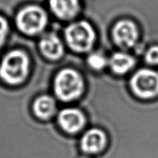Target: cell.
Masks as SVG:
<instances>
[{
  "label": "cell",
  "instance_id": "obj_1",
  "mask_svg": "<svg viewBox=\"0 0 158 158\" xmlns=\"http://www.w3.org/2000/svg\"><path fill=\"white\" fill-rule=\"evenodd\" d=\"M29 60L21 50H12L4 56L0 63V79L10 86L21 84L29 74Z\"/></svg>",
  "mask_w": 158,
  "mask_h": 158
},
{
  "label": "cell",
  "instance_id": "obj_2",
  "mask_svg": "<svg viewBox=\"0 0 158 158\" xmlns=\"http://www.w3.org/2000/svg\"><path fill=\"white\" fill-rule=\"evenodd\" d=\"M54 91L60 100L65 102L77 100L84 89L82 76L74 69H65L58 73L54 80Z\"/></svg>",
  "mask_w": 158,
  "mask_h": 158
},
{
  "label": "cell",
  "instance_id": "obj_3",
  "mask_svg": "<svg viewBox=\"0 0 158 158\" xmlns=\"http://www.w3.org/2000/svg\"><path fill=\"white\" fill-rule=\"evenodd\" d=\"M65 37L70 49L77 52H85L90 50L94 46L96 33L89 23L80 21L66 28Z\"/></svg>",
  "mask_w": 158,
  "mask_h": 158
},
{
  "label": "cell",
  "instance_id": "obj_4",
  "mask_svg": "<svg viewBox=\"0 0 158 158\" xmlns=\"http://www.w3.org/2000/svg\"><path fill=\"white\" fill-rule=\"evenodd\" d=\"M18 29L26 35H36L41 32L47 24V15L42 8L29 6L18 12L15 18Z\"/></svg>",
  "mask_w": 158,
  "mask_h": 158
},
{
  "label": "cell",
  "instance_id": "obj_5",
  "mask_svg": "<svg viewBox=\"0 0 158 158\" xmlns=\"http://www.w3.org/2000/svg\"><path fill=\"white\" fill-rule=\"evenodd\" d=\"M131 87L137 97L151 99L158 95V73L149 69H141L134 74Z\"/></svg>",
  "mask_w": 158,
  "mask_h": 158
},
{
  "label": "cell",
  "instance_id": "obj_6",
  "mask_svg": "<svg viewBox=\"0 0 158 158\" xmlns=\"http://www.w3.org/2000/svg\"><path fill=\"white\" fill-rule=\"evenodd\" d=\"M139 32L135 23L130 20H121L113 29V38L117 46L123 49L133 47L138 40Z\"/></svg>",
  "mask_w": 158,
  "mask_h": 158
},
{
  "label": "cell",
  "instance_id": "obj_7",
  "mask_svg": "<svg viewBox=\"0 0 158 158\" xmlns=\"http://www.w3.org/2000/svg\"><path fill=\"white\" fill-rule=\"evenodd\" d=\"M85 117L80 110L67 108L60 111L58 123L62 129L69 134H75L83 129L85 125Z\"/></svg>",
  "mask_w": 158,
  "mask_h": 158
},
{
  "label": "cell",
  "instance_id": "obj_8",
  "mask_svg": "<svg viewBox=\"0 0 158 158\" xmlns=\"http://www.w3.org/2000/svg\"><path fill=\"white\" fill-rule=\"evenodd\" d=\"M107 143V138L103 131L93 128L86 131L80 141V147L86 154H97L103 151Z\"/></svg>",
  "mask_w": 158,
  "mask_h": 158
},
{
  "label": "cell",
  "instance_id": "obj_9",
  "mask_svg": "<svg viewBox=\"0 0 158 158\" xmlns=\"http://www.w3.org/2000/svg\"><path fill=\"white\" fill-rule=\"evenodd\" d=\"M40 49L43 55L49 60H59L64 52V48L56 35L49 33L44 35L40 43Z\"/></svg>",
  "mask_w": 158,
  "mask_h": 158
},
{
  "label": "cell",
  "instance_id": "obj_10",
  "mask_svg": "<svg viewBox=\"0 0 158 158\" xmlns=\"http://www.w3.org/2000/svg\"><path fill=\"white\" fill-rule=\"evenodd\" d=\"M49 6L52 12L63 20L74 18L80 9L79 0H49Z\"/></svg>",
  "mask_w": 158,
  "mask_h": 158
},
{
  "label": "cell",
  "instance_id": "obj_11",
  "mask_svg": "<svg viewBox=\"0 0 158 158\" xmlns=\"http://www.w3.org/2000/svg\"><path fill=\"white\" fill-rule=\"evenodd\" d=\"M56 105L53 99L49 96L43 95L38 97L33 103V112L38 118L48 120L54 115Z\"/></svg>",
  "mask_w": 158,
  "mask_h": 158
},
{
  "label": "cell",
  "instance_id": "obj_12",
  "mask_svg": "<svg viewBox=\"0 0 158 158\" xmlns=\"http://www.w3.org/2000/svg\"><path fill=\"white\" fill-rule=\"evenodd\" d=\"M109 64L115 73L125 74L134 66L135 60L134 57L125 52H116L113 54L109 60Z\"/></svg>",
  "mask_w": 158,
  "mask_h": 158
},
{
  "label": "cell",
  "instance_id": "obj_13",
  "mask_svg": "<svg viewBox=\"0 0 158 158\" xmlns=\"http://www.w3.org/2000/svg\"><path fill=\"white\" fill-rule=\"evenodd\" d=\"M87 63L91 68L97 70L103 69L107 64L106 58L102 54L95 52L92 53L88 56Z\"/></svg>",
  "mask_w": 158,
  "mask_h": 158
},
{
  "label": "cell",
  "instance_id": "obj_14",
  "mask_svg": "<svg viewBox=\"0 0 158 158\" xmlns=\"http://www.w3.org/2000/svg\"><path fill=\"white\" fill-rule=\"evenodd\" d=\"M9 26L5 17L0 15V48L2 47L9 34Z\"/></svg>",
  "mask_w": 158,
  "mask_h": 158
},
{
  "label": "cell",
  "instance_id": "obj_15",
  "mask_svg": "<svg viewBox=\"0 0 158 158\" xmlns=\"http://www.w3.org/2000/svg\"><path fill=\"white\" fill-rule=\"evenodd\" d=\"M145 60L151 65H158V46H154L150 48L145 55Z\"/></svg>",
  "mask_w": 158,
  "mask_h": 158
},
{
  "label": "cell",
  "instance_id": "obj_16",
  "mask_svg": "<svg viewBox=\"0 0 158 158\" xmlns=\"http://www.w3.org/2000/svg\"><path fill=\"white\" fill-rule=\"evenodd\" d=\"M80 158H89V157H80Z\"/></svg>",
  "mask_w": 158,
  "mask_h": 158
}]
</instances>
